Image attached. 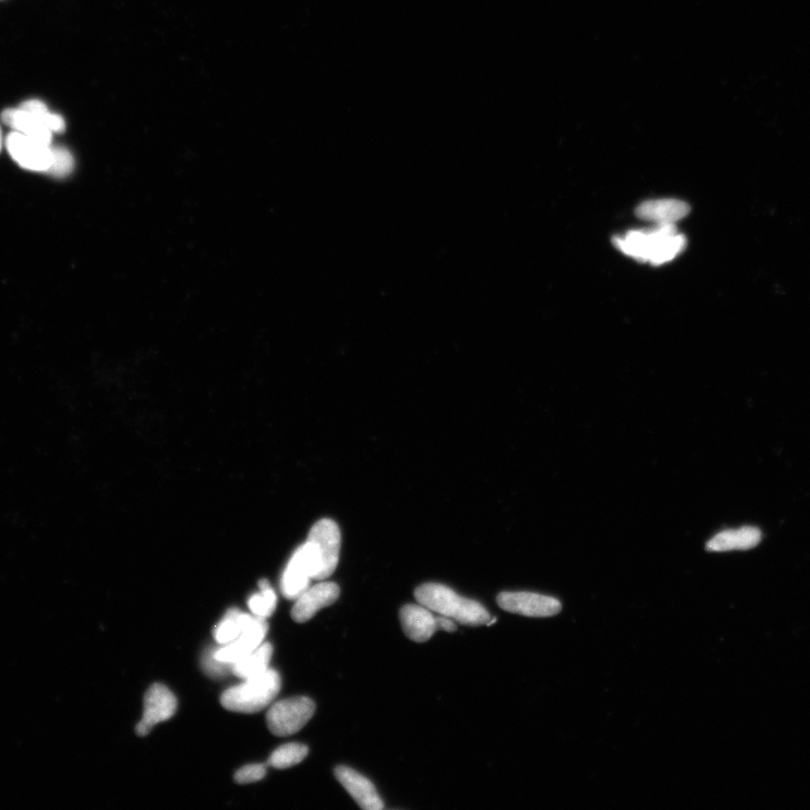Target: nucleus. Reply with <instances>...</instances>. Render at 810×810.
Returning <instances> with one entry per match:
<instances>
[{"instance_id":"obj_1","label":"nucleus","mask_w":810,"mask_h":810,"mask_svg":"<svg viewBox=\"0 0 810 810\" xmlns=\"http://www.w3.org/2000/svg\"><path fill=\"white\" fill-rule=\"evenodd\" d=\"M614 245L623 254L653 266L669 263L686 249L687 239L675 224H657L650 230L629 231L625 237L614 238Z\"/></svg>"},{"instance_id":"obj_2","label":"nucleus","mask_w":810,"mask_h":810,"mask_svg":"<svg viewBox=\"0 0 810 810\" xmlns=\"http://www.w3.org/2000/svg\"><path fill=\"white\" fill-rule=\"evenodd\" d=\"M414 596L420 605L438 612L441 616L452 618L459 624L482 626L488 625L491 620L489 611L480 602L458 596L444 584H422L414 592Z\"/></svg>"},{"instance_id":"obj_3","label":"nucleus","mask_w":810,"mask_h":810,"mask_svg":"<svg viewBox=\"0 0 810 810\" xmlns=\"http://www.w3.org/2000/svg\"><path fill=\"white\" fill-rule=\"evenodd\" d=\"M282 687L281 675L275 670L246 679L239 686L223 692L221 704L233 713L256 714L270 705Z\"/></svg>"},{"instance_id":"obj_4","label":"nucleus","mask_w":810,"mask_h":810,"mask_svg":"<svg viewBox=\"0 0 810 810\" xmlns=\"http://www.w3.org/2000/svg\"><path fill=\"white\" fill-rule=\"evenodd\" d=\"M315 704L308 697H295L276 702L267 713L269 731L276 736H290L309 723Z\"/></svg>"},{"instance_id":"obj_5","label":"nucleus","mask_w":810,"mask_h":810,"mask_svg":"<svg viewBox=\"0 0 810 810\" xmlns=\"http://www.w3.org/2000/svg\"><path fill=\"white\" fill-rule=\"evenodd\" d=\"M308 542L312 545L318 561L315 580L328 579L336 571L339 563L341 535L338 525L331 519L318 521L310 530Z\"/></svg>"},{"instance_id":"obj_6","label":"nucleus","mask_w":810,"mask_h":810,"mask_svg":"<svg viewBox=\"0 0 810 810\" xmlns=\"http://www.w3.org/2000/svg\"><path fill=\"white\" fill-rule=\"evenodd\" d=\"M318 572V561L312 545L306 543L297 548L290 562H288L282 578V592L284 597L296 600L310 587V581L315 580Z\"/></svg>"},{"instance_id":"obj_7","label":"nucleus","mask_w":810,"mask_h":810,"mask_svg":"<svg viewBox=\"0 0 810 810\" xmlns=\"http://www.w3.org/2000/svg\"><path fill=\"white\" fill-rule=\"evenodd\" d=\"M5 144L16 164L26 170L47 173L52 165L51 144H45L15 131L7 135Z\"/></svg>"},{"instance_id":"obj_8","label":"nucleus","mask_w":810,"mask_h":810,"mask_svg":"<svg viewBox=\"0 0 810 810\" xmlns=\"http://www.w3.org/2000/svg\"><path fill=\"white\" fill-rule=\"evenodd\" d=\"M497 601L501 609L526 617H553L562 610L557 599L531 592H502Z\"/></svg>"},{"instance_id":"obj_9","label":"nucleus","mask_w":810,"mask_h":810,"mask_svg":"<svg viewBox=\"0 0 810 810\" xmlns=\"http://www.w3.org/2000/svg\"><path fill=\"white\" fill-rule=\"evenodd\" d=\"M177 710L174 693L162 684H153L144 697V713L137 726L139 736H147L157 724L166 722Z\"/></svg>"},{"instance_id":"obj_10","label":"nucleus","mask_w":810,"mask_h":810,"mask_svg":"<svg viewBox=\"0 0 810 810\" xmlns=\"http://www.w3.org/2000/svg\"><path fill=\"white\" fill-rule=\"evenodd\" d=\"M268 633V623L266 618L252 616L249 625L236 641L222 645L219 650L213 651L215 659L233 665L254 652L264 643Z\"/></svg>"},{"instance_id":"obj_11","label":"nucleus","mask_w":810,"mask_h":810,"mask_svg":"<svg viewBox=\"0 0 810 810\" xmlns=\"http://www.w3.org/2000/svg\"><path fill=\"white\" fill-rule=\"evenodd\" d=\"M340 596V589L336 583L321 582L306 589L295 601L292 609V618L296 623H306L317 612L335 603Z\"/></svg>"},{"instance_id":"obj_12","label":"nucleus","mask_w":810,"mask_h":810,"mask_svg":"<svg viewBox=\"0 0 810 810\" xmlns=\"http://www.w3.org/2000/svg\"><path fill=\"white\" fill-rule=\"evenodd\" d=\"M335 776L348 794L364 810H382L384 803L371 781L354 769L340 765L335 769Z\"/></svg>"},{"instance_id":"obj_13","label":"nucleus","mask_w":810,"mask_h":810,"mask_svg":"<svg viewBox=\"0 0 810 810\" xmlns=\"http://www.w3.org/2000/svg\"><path fill=\"white\" fill-rule=\"evenodd\" d=\"M400 619L404 634L413 642H427L439 629L437 617L422 605L404 606L400 611Z\"/></svg>"},{"instance_id":"obj_14","label":"nucleus","mask_w":810,"mask_h":810,"mask_svg":"<svg viewBox=\"0 0 810 810\" xmlns=\"http://www.w3.org/2000/svg\"><path fill=\"white\" fill-rule=\"evenodd\" d=\"M2 121L13 131L22 133L26 137L38 140L45 144H51L53 133L48 129L38 116L24 110L21 106L7 108L2 113Z\"/></svg>"},{"instance_id":"obj_15","label":"nucleus","mask_w":810,"mask_h":810,"mask_svg":"<svg viewBox=\"0 0 810 810\" xmlns=\"http://www.w3.org/2000/svg\"><path fill=\"white\" fill-rule=\"evenodd\" d=\"M761 539V531L755 527L729 529L720 531L711 538L707 543V549L709 552L746 551L758 546Z\"/></svg>"},{"instance_id":"obj_16","label":"nucleus","mask_w":810,"mask_h":810,"mask_svg":"<svg viewBox=\"0 0 810 810\" xmlns=\"http://www.w3.org/2000/svg\"><path fill=\"white\" fill-rule=\"evenodd\" d=\"M690 213V206L678 200L647 201L637 207L639 219L656 224H675Z\"/></svg>"},{"instance_id":"obj_17","label":"nucleus","mask_w":810,"mask_h":810,"mask_svg":"<svg viewBox=\"0 0 810 810\" xmlns=\"http://www.w3.org/2000/svg\"><path fill=\"white\" fill-rule=\"evenodd\" d=\"M273 646L270 643L261 644L254 652H251L246 657H243L237 663H234L231 672L241 679H249L256 677L269 669V663L272 661Z\"/></svg>"},{"instance_id":"obj_18","label":"nucleus","mask_w":810,"mask_h":810,"mask_svg":"<svg viewBox=\"0 0 810 810\" xmlns=\"http://www.w3.org/2000/svg\"><path fill=\"white\" fill-rule=\"evenodd\" d=\"M252 616L238 609H230L219 625L214 629L215 641L220 645L230 644L243 633L249 625Z\"/></svg>"},{"instance_id":"obj_19","label":"nucleus","mask_w":810,"mask_h":810,"mask_svg":"<svg viewBox=\"0 0 810 810\" xmlns=\"http://www.w3.org/2000/svg\"><path fill=\"white\" fill-rule=\"evenodd\" d=\"M308 753V746L304 744H285L279 746L278 749L270 755L268 763L275 769H288L301 763L306 756H308Z\"/></svg>"},{"instance_id":"obj_20","label":"nucleus","mask_w":810,"mask_h":810,"mask_svg":"<svg viewBox=\"0 0 810 810\" xmlns=\"http://www.w3.org/2000/svg\"><path fill=\"white\" fill-rule=\"evenodd\" d=\"M260 592L251 596L248 606L252 615L269 618L274 614L277 606V596L267 580L259 581Z\"/></svg>"},{"instance_id":"obj_21","label":"nucleus","mask_w":810,"mask_h":810,"mask_svg":"<svg viewBox=\"0 0 810 810\" xmlns=\"http://www.w3.org/2000/svg\"><path fill=\"white\" fill-rule=\"evenodd\" d=\"M20 106L24 108V110L38 116L53 134L65 132L66 122L63 120V117L56 113H51L48 106L39 101V99H30V101H26Z\"/></svg>"},{"instance_id":"obj_22","label":"nucleus","mask_w":810,"mask_h":810,"mask_svg":"<svg viewBox=\"0 0 810 810\" xmlns=\"http://www.w3.org/2000/svg\"><path fill=\"white\" fill-rule=\"evenodd\" d=\"M52 165L47 171V174L53 177H66L68 176L75 166L74 157H72L69 150L62 147H53Z\"/></svg>"},{"instance_id":"obj_23","label":"nucleus","mask_w":810,"mask_h":810,"mask_svg":"<svg viewBox=\"0 0 810 810\" xmlns=\"http://www.w3.org/2000/svg\"><path fill=\"white\" fill-rule=\"evenodd\" d=\"M202 668L209 677L219 679L225 677L231 671L232 665L215 659L214 653L211 651L204 655Z\"/></svg>"},{"instance_id":"obj_24","label":"nucleus","mask_w":810,"mask_h":810,"mask_svg":"<svg viewBox=\"0 0 810 810\" xmlns=\"http://www.w3.org/2000/svg\"><path fill=\"white\" fill-rule=\"evenodd\" d=\"M266 773L267 770L264 764H250L237 771L234 780L240 783V785H246V783L263 780Z\"/></svg>"},{"instance_id":"obj_25","label":"nucleus","mask_w":810,"mask_h":810,"mask_svg":"<svg viewBox=\"0 0 810 810\" xmlns=\"http://www.w3.org/2000/svg\"><path fill=\"white\" fill-rule=\"evenodd\" d=\"M437 624L439 629H443L448 633H454L457 629V626L452 618H448L446 616L437 617Z\"/></svg>"},{"instance_id":"obj_26","label":"nucleus","mask_w":810,"mask_h":810,"mask_svg":"<svg viewBox=\"0 0 810 810\" xmlns=\"http://www.w3.org/2000/svg\"><path fill=\"white\" fill-rule=\"evenodd\" d=\"M2 147H3V134L2 129H0V150H2Z\"/></svg>"}]
</instances>
